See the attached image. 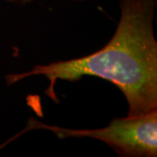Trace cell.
Instances as JSON below:
<instances>
[{"instance_id": "cell-2", "label": "cell", "mask_w": 157, "mask_h": 157, "mask_svg": "<svg viewBox=\"0 0 157 157\" xmlns=\"http://www.w3.org/2000/svg\"><path fill=\"white\" fill-rule=\"evenodd\" d=\"M33 129L50 130L59 139L89 137L105 142L121 156L157 155V109L139 116L116 118L102 128L70 129L49 126L30 118L27 126L15 136Z\"/></svg>"}, {"instance_id": "cell-1", "label": "cell", "mask_w": 157, "mask_h": 157, "mask_svg": "<svg viewBox=\"0 0 157 157\" xmlns=\"http://www.w3.org/2000/svg\"><path fill=\"white\" fill-rule=\"evenodd\" d=\"M157 0H120L121 18L111 39L101 50L69 60L35 66L6 76L8 85L42 75L50 81L45 94L56 101L58 80L94 76L115 85L127 99L128 116L157 109V42L153 22Z\"/></svg>"}, {"instance_id": "cell-3", "label": "cell", "mask_w": 157, "mask_h": 157, "mask_svg": "<svg viewBox=\"0 0 157 157\" xmlns=\"http://www.w3.org/2000/svg\"><path fill=\"white\" fill-rule=\"evenodd\" d=\"M7 2H10V3H20V4H28L30 2H32L33 0H6ZM75 1H86V0H75Z\"/></svg>"}]
</instances>
